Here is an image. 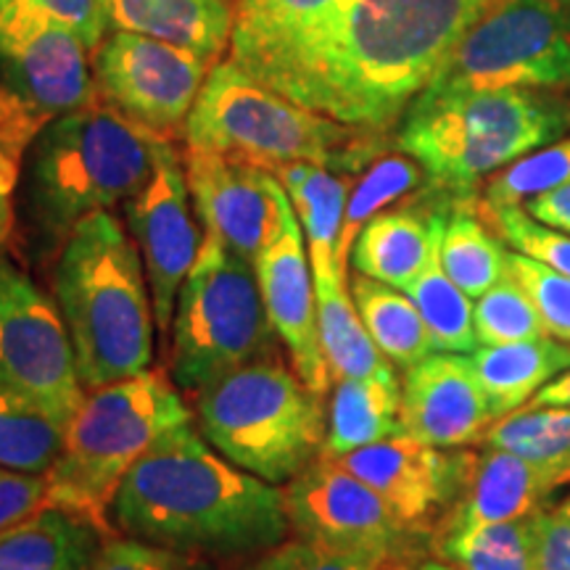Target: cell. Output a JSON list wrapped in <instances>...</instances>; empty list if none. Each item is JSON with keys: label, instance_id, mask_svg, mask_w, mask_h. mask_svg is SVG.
Returning <instances> with one entry per match:
<instances>
[{"label": "cell", "instance_id": "obj_1", "mask_svg": "<svg viewBox=\"0 0 570 570\" xmlns=\"http://www.w3.org/2000/svg\"><path fill=\"white\" fill-rule=\"evenodd\" d=\"M494 0H341L302 30L233 56L304 109L381 132L436 80Z\"/></svg>", "mask_w": 570, "mask_h": 570}, {"label": "cell", "instance_id": "obj_49", "mask_svg": "<svg viewBox=\"0 0 570 570\" xmlns=\"http://www.w3.org/2000/svg\"><path fill=\"white\" fill-rule=\"evenodd\" d=\"M560 3H562V6H566V9L570 11V0H560Z\"/></svg>", "mask_w": 570, "mask_h": 570}, {"label": "cell", "instance_id": "obj_16", "mask_svg": "<svg viewBox=\"0 0 570 570\" xmlns=\"http://www.w3.org/2000/svg\"><path fill=\"white\" fill-rule=\"evenodd\" d=\"M183 161L204 230L254 265L294 209L281 180L265 167L204 148H188Z\"/></svg>", "mask_w": 570, "mask_h": 570}, {"label": "cell", "instance_id": "obj_25", "mask_svg": "<svg viewBox=\"0 0 570 570\" xmlns=\"http://www.w3.org/2000/svg\"><path fill=\"white\" fill-rule=\"evenodd\" d=\"M475 375L494 412V420L531 402L541 386L570 370V341L554 338L515 341V344L479 346L470 354Z\"/></svg>", "mask_w": 570, "mask_h": 570}, {"label": "cell", "instance_id": "obj_24", "mask_svg": "<svg viewBox=\"0 0 570 570\" xmlns=\"http://www.w3.org/2000/svg\"><path fill=\"white\" fill-rule=\"evenodd\" d=\"M402 433V386L396 373L336 381L323 458H344L354 449Z\"/></svg>", "mask_w": 570, "mask_h": 570}, {"label": "cell", "instance_id": "obj_11", "mask_svg": "<svg viewBox=\"0 0 570 570\" xmlns=\"http://www.w3.org/2000/svg\"><path fill=\"white\" fill-rule=\"evenodd\" d=\"M90 63L98 101L159 138L185 132L214 67L188 48L138 32H111Z\"/></svg>", "mask_w": 570, "mask_h": 570}, {"label": "cell", "instance_id": "obj_12", "mask_svg": "<svg viewBox=\"0 0 570 570\" xmlns=\"http://www.w3.org/2000/svg\"><path fill=\"white\" fill-rule=\"evenodd\" d=\"M88 53L67 30L0 46V154L17 169L48 125L98 101Z\"/></svg>", "mask_w": 570, "mask_h": 570}, {"label": "cell", "instance_id": "obj_8", "mask_svg": "<svg viewBox=\"0 0 570 570\" xmlns=\"http://www.w3.org/2000/svg\"><path fill=\"white\" fill-rule=\"evenodd\" d=\"M204 439L233 465L269 483H291L323 458L325 412L296 370L259 360L196 391Z\"/></svg>", "mask_w": 570, "mask_h": 570}, {"label": "cell", "instance_id": "obj_27", "mask_svg": "<svg viewBox=\"0 0 570 570\" xmlns=\"http://www.w3.org/2000/svg\"><path fill=\"white\" fill-rule=\"evenodd\" d=\"M312 277H315L317 294L320 341H323L333 381L394 373V365L370 338L367 327L356 312L352 291H348V273L327 269V273H312Z\"/></svg>", "mask_w": 570, "mask_h": 570}, {"label": "cell", "instance_id": "obj_46", "mask_svg": "<svg viewBox=\"0 0 570 570\" xmlns=\"http://www.w3.org/2000/svg\"><path fill=\"white\" fill-rule=\"evenodd\" d=\"M533 407H566L570 410V370L552 377L547 386H541L531 399Z\"/></svg>", "mask_w": 570, "mask_h": 570}, {"label": "cell", "instance_id": "obj_5", "mask_svg": "<svg viewBox=\"0 0 570 570\" xmlns=\"http://www.w3.org/2000/svg\"><path fill=\"white\" fill-rule=\"evenodd\" d=\"M568 125L566 104L525 88L423 90L404 114L399 146L439 188L470 194L483 177L558 140Z\"/></svg>", "mask_w": 570, "mask_h": 570}, {"label": "cell", "instance_id": "obj_17", "mask_svg": "<svg viewBox=\"0 0 570 570\" xmlns=\"http://www.w3.org/2000/svg\"><path fill=\"white\" fill-rule=\"evenodd\" d=\"M331 460L377 491L402 523L417 533L441 510L458 504L475 454L444 452L402 433Z\"/></svg>", "mask_w": 570, "mask_h": 570}, {"label": "cell", "instance_id": "obj_45", "mask_svg": "<svg viewBox=\"0 0 570 570\" xmlns=\"http://www.w3.org/2000/svg\"><path fill=\"white\" fill-rule=\"evenodd\" d=\"M525 212L533 219L554 230L570 235V183L550 190V194L533 196L525 202Z\"/></svg>", "mask_w": 570, "mask_h": 570}, {"label": "cell", "instance_id": "obj_18", "mask_svg": "<svg viewBox=\"0 0 570 570\" xmlns=\"http://www.w3.org/2000/svg\"><path fill=\"white\" fill-rule=\"evenodd\" d=\"M254 269L269 323L288 348L296 375L302 377L304 386L323 396L333 375L320 341L315 277H312L304 230L294 209L285 214L283 233L277 235L275 244L256 256Z\"/></svg>", "mask_w": 570, "mask_h": 570}, {"label": "cell", "instance_id": "obj_29", "mask_svg": "<svg viewBox=\"0 0 570 570\" xmlns=\"http://www.w3.org/2000/svg\"><path fill=\"white\" fill-rule=\"evenodd\" d=\"M67 423L0 377V465L48 473L63 452Z\"/></svg>", "mask_w": 570, "mask_h": 570}, {"label": "cell", "instance_id": "obj_37", "mask_svg": "<svg viewBox=\"0 0 570 570\" xmlns=\"http://www.w3.org/2000/svg\"><path fill=\"white\" fill-rule=\"evenodd\" d=\"M233 3L235 30L230 59L267 46L283 35L302 30L304 24L320 19L341 0H233Z\"/></svg>", "mask_w": 570, "mask_h": 570}, {"label": "cell", "instance_id": "obj_21", "mask_svg": "<svg viewBox=\"0 0 570 570\" xmlns=\"http://www.w3.org/2000/svg\"><path fill=\"white\" fill-rule=\"evenodd\" d=\"M444 212L391 209L375 214L352 246V265L360 275L404 291L441 256L446 227Z\"/></svg>", "mask_w": 570, "mask_h": 570}, {"label": "cell", "instance_id": "obj_32", "mask_svg": "<svg viewBox=\"0 0 570 570\" xmlns=\"http://www.w3.org/2000/svg\"><path fill=\"white\" fill-rule=\"evenodd\" d=\"M46 30H67L96 51L109 30L104 0H0V46Z\"/></svg>", "mask_w": 570, "mask_h": 570}, {"label": "cell", "instance_id": "obj_4", "mask_svg": "<svg viewBox=\"0 0 570 570\" xmlns=\"http://www.w3.org/2000/svg\"><path fill=\"white\" fill-rule=\"evenodd\" d=\"M167 138L142 130L104 104L63 114L24 156V209L48 244H67L85 217L130 202L154 173Z\"/></svg>", "mask_w": 570, "mask_h": 570}, {"label": "cell", "instance_id": "obj_13", "mask_svg": "<svg viewBox=\"0 0 570 570\" xmlns=\"http://www.w3.org/2000/svg\"><path fill=\"white\" fill-rule=\"evenodd\" d=\"M0 377L69 425L85 391L59 304L0 254Z\"/></svg>", "mask_w": 570, "mask_h": 570}, {"label": "cell", "instance_id": "obj_36", "mask_svg": "<svg viewBox=\"0 0 570 570\" xmlns=\"http://www.w3.org/2000/svg\"><path fill=\"white\" fill-rule=\"evenodd\" d=\"M473 323L479 346L515 344V341H537L547 336V325L537 304L518 277L510 275V269L494 288L479 296V304L473 306Z\"/></svg>", "mask_w": 570, "mask_h": 570}, {"label": "cell", "instance_id": "obj_35", "mask_svg": "<svg viewBox=\"0 0 570 570\" xmlns=\"http://www.w3.org/2000/svg\"><path fill=\"white\" fill-rule=\"evenodd\" d=\"M425 169L412 159V156H383L370 164L365 175L356 180V185L348 190L346 212H344V227H341L338 238V262L348 269V259H352V246L375 214L386 212L391 204L404 198L423 183Z\"/></svg>", "mask_w": 570, "mask_h": 570}, {"label": "cell", "instance_id": "obj_28", "mask_svg": "<svg viewBox=\"0 0 570 570\" xmlns=\"http://www.w3.org/2000/svg\"><path fill=\"white\" fill-rule=\"evenodd\" d=\"M348 291H352L356 312H360L370 338L375 341V346L391 365L410 370L428 354L436 352L423 315L407 294L360 273L348 281Z\"/></svg>", "mask_w": 570, "mask_h": 570}, {"label": "cell", "instance_id": "obj_23", "mask_svg": "<svg viewBox=\"0 0 570 570\" xmlns=\"http://www.w3.org/2000/svg\"><path fill=\"white\" fill-rule=\"evenodd\" d=\"M101 547L98 520L46 508L0 531V570H92Z\"/></svg>", "mask_w": 570, "mask_h": 570}, {"label": "cell", "instance_id": "obj_20", "mask_svg": "<svg viewBox=\"0 0 570 570\" xmlns=\"http://www.w3.org/2000/svg\"><path fill=\"white\" fill-rule=\"evenodd\" d=\"M558 489L541 470L504 449L475 454L468 483L454 504L444 533H465L483 525L533 515Z\"/></svg>", "mask_w": 570, "mask_h": 570}, {"label": "cell", "instance_id": "obj_3", "mask_svg": "<svg viewBox=\"0 0 570 570\" xmlns=\"http://www.w3.org/2000/svg\"><path fill=\"white\" fill-rule=\"evenodd\" d=\"M56 304L85 391L151 370L156 320L146 265L111 212L90 214L71 230L56 265Z\"/></svg>", "mask_w": 570, "mask_h": 570}, {"label": "cell", "instance_id": "obj_31", "mask_svg": "<svg viewBox=\"0 0 570 570\" xmlns=\"http://www.w3.org/2000/svg\"><path fill=\"white\" fill-rule=\"evenodd\" d=\"M439 259L444 273L470 298L483 296L508 275V248L468 206H458L449 214Z\"/></svg>", "mask_w": 570, "mask_h": 570}, {"label": "cell", "instance_id": "obj_30", "mask_svg": "<svg viewBox=\"0 0 570 570\" xmlns=\"http://www.w3.org/2000/svg\"><path fill=\"white\" fill-rule=\"evenodd\" d=\"M481 441L531 462L558 489L570 483V410L566 407L529 404V410L494 420Z\"/></svg>", "mask_w": 570, "mask_h": 570}, {"label": "cell", "instance_id": "obj_14", "mask_svg": "<svg viewBox=\"0 0 570 570\" xmlns=\"http://www.w3.org/2000/svg\"><path fill=\"white\" fill-rule=\"evenodd\" d=\"M125 214L146 265L156 327L164 336L173 327L177 294L204 244L185 177V161L169 140L159 142L154 173L138 194L125 202Z\"/></svg>", "mask_w": 570, "mask_h": 570}, {"label": "cell", "instance_id": "obj_10", "mask_svg": "<svg viewBox=\"0 0 570 570\" xmlns=\"http://www.w3.org/2000/svg\"><path fill=\"white\" fill-rule=\"evenodd\" d=\"M499 88H570V11L560 0H494L425 90Z\"/></svg>", "mask_w": 570, "mask_h": 570}, {"label": "cell", "instance_id": "obj_47", "mask_svg": "<svg viewBox=\"0 0 570 570\" xmlns=\"http://www.w3.org/2000/svg\"><path fill=\"white\" fill-rule=\"evenodd\" d=\"M11 190L0 183V246L9 240L13 227V209H11Z\"/></svg>", "mask_w": 570, "mask_h": 570}, {"label": "cell", "instance_id": "obj_7", "mask_svg": "<svg viewBox=\"0 0 570 570\" xmlns=\"http://www.w3.org/2000/svg\"><path fill=\"white\" fill-rule=\"evenodd\" d=\"M185 423H194L190 410L159 370L88 391L69 420L59 462L48 470L51 508L101 523L135 462Z\"/></svg>", "mask_w": 570, "mask_h": 570}, {"label": "cell", "instance_id": "obj_44", "mask_svg": "<svg viewBox=\"0 0 570 570\" xmlns=\"http://www.w3.org/2000/svg\"><path fill=\"white\" fill-rule=\"evenodd\" d=\"M92 570H190L180 552L138 539H114L101 547Z\"/></svg>", "mask_w": 570, "mask_h": 570}, {"label": "cell", "instance_id": "obj_19", "mask_svg": "<svg viewBox=\"0 0 570 570\" xmlns=\"http://www.w3.org/2000/svg\"><path fill=\"white\" fill-rule=\"evenodd\" d=\"M494 423V412L470 356L433 352L404 373V436L428 446L458 449L475 444Z\"/></svg>", "mask_w": 570, "mask_h": 570}, {"label": "cell", "instance_id": "obj_15", "mask_svg": "<svg viewBox=\"0 0 570 570\" xmlns=\"http://www.w3.org/2000/svg\"><path fill=\"white\" fill-rule=\"evenodd\" d=\"M291 529L302 539L344 552L394 560L410 531L386 499L336 460L320 458L283 489Z\"/></svg>", "mask_w": 570, "mask_h": 570}, {"label": "cell", "instance_id": "obj_22", "mask_svg": "<svg viewBox=\"0 0 570 570\" xmlns=\"http://www.w3.org/2000/svg\"><path fill=\"white\" fill-rule=\"evenodd\" d=\"M109 30L138 32L223 61L235 30L233 0H104Z\"/></svg>", "mask_w": 570, "mask_h": 570}, {"label": "cell", "instance_id": "obj_48", "mask_svg": "<svg viewBox=\"0 0 570 570\" xmlns=\"http://www.w3.org/2000/svg\"><path fill=\"white\" fill-rule=\"evenodd\" d=\"M410 570H460V568H454L452 562H420V566Z\"/></svg>", "mask_w": 570, "mask_h": 570}, {"label": "cell", "instance_id": "obj_39", "mask_svg": "<svg viewBox=\"0 0 570 570\" xmlns=\"http://www.w3.org/2000/svg\"><path fill=\"white\" fill-rule=\"evenodd\" d=\"M499 238L515 252L544 262L547 267L570 277V235L537 223L523 206H481Z\"/></svg>", "mask_w": 570, "mask_h": 570}, {"label": "cell", "instance_id": "obj_42", "mask_svg": "<svg viewBox=\"0 0 570 570\" xmlns=\"http://www.w3.org/2000/svg\"><path fill=\"white\" fill-rule=\"evenodd\" d=\"M46 508H51L48 473H24L0 465V531Z\"/></svg>", "mask_w": 570, "mask_h": 570}, {"label": "cell", "instance_id": "obj_40", "mask_svg": "<svg viewBox=\"0 0 570 570\" xmlns=\"http://www.w3.org/2000/svg\"><path fill=\"white\" fill-rule=\"evenodd\" d=\"M508 269L529 291L547 333L570 341V277L520 252H508Z\"/></svg>", "mask_w": 570, "mask_h": 570}, {"label": "cell", "instance_id": "obj_38", "mask_svg": "<svg viewBox=\"0 0 570 570\" xmlns=\"http://www.w3.org/2000/svg\"><path fill=\"white\" fill-rule=\"evenodd\" d=\"M570 183V138L512 161L487 185L489 206H520Z\"/></svg>", "mask_w": 570, "mask_h": 570}, {"label": "cell", "instance_id": "obj_41", "mask_svg": "<svg viewBox=\"0 0 570 570\" xmlns=\"http://www.w3.org/2000/svg\"><path fill=\"white\" fill-rule=\"evenodd\" d=\"M389 560L375 554L344 552L309 539L281 541L256 558L246 570H386Z\"/></svg>", "mask_w": 570, "mask_h": 570}, {"label": "cell", "instance_id": "obj_26", "mask_svg": "<svg viewBox=\"0 0 570 570\" xmlns=\"http://www.w3.org/2000/svg\"><path fill=\"white\" fill-rule=\"evenodd\" d=\"M288 194L309 248L312 273L348 269L338 262V238L344 227L348 183L333 169L312 161H294L273 173Z\"/></svg>", "mask_w": 570, "mask_h": 570}, {"label": "cell", "instance_id": "obj_2", "mask_svg": "<svg viewBox=\"0 0 570 570\" xmlns=\"http://www.w3.org/2000/svg\"><path fill=\"white\" fill-rule=\"evenodd\" d=\"M109 515L130 539L180 554L265 552L291 531L283 489L233 465L194 423L164 433L135 462Z\"/></svg>", "mask_w": 570, "mask_h": 570}, {"label": "cell", "instance_id": "obj_33", "mask_svg": "<svg viewBox=\"0 0 570 570\" xmlns=\"http://www.w3.org/2000/svg\"><path fill=\"white\" fill-rule=\"evenodd\" d=\"M423 323L431 333L433 348L436 352L452 354H473L479 348L473 323V304L470 296L452 281L441 267V259L433 262L425 273H420L407 288H404Z\"/></svg>", "mask_w": 570, "mask_h": 570}, {"label": "cell", "instance_id": "obj_43", "mask_svg": "<svg viewBox=\"0 0 570 570\" xmlns=\"http://www.w3.org/2000/svg\"><path fill=\"white\" fill-rule=\"evenodd\" d=\"M533 570H570V494L537 512Z\"/></svg>", "mask_w": 570, "mask_h": 570}, {"label": "cell", "instance_id": "obj_34", "mask_svg": "<svg viewBox=\"0 0 570 570\" xmlns=\"http://www.w3.org/2000/svg\"><path fill=\"white\" fill-rule=\"evenodd\" d=\"M533 537L537 512L475 531L444 533L439 552L460 570H533Z\"/></svg>", "mask_w": 570, "mask_h": 570}, {"label": "cell", "instance_id": "obj_6", "mask_svg": "<svg viewBox=\"0 0 570 570\" xmlns=\"http://www.w3.org/2000/svg\"><path fill=\"white\" fill-rule=\"evenodd\" d=\"M360 132L288 101L233 59L214 63L185 122L188 148L235 156L269 173L294 161L356 169L370 159Z\"/></svg>", "mask_w": 570, "mask_h": 570}, {"label": "cell", "instance_id": "obj_9", "mask_svg": "<svg viewBox=\"0 0 570 570\" xmlns=\"http://www.w3.org/2000/svg\"><path fill=\"white\" fill-rule=\"evenodd\" d=\"M169 331V373L185 391H202L225 373L267 360L277 336L254 265L209 233L177 294Z\"/></svg>", "mask_w": 570, "mask_h": 570}]
</instances>
